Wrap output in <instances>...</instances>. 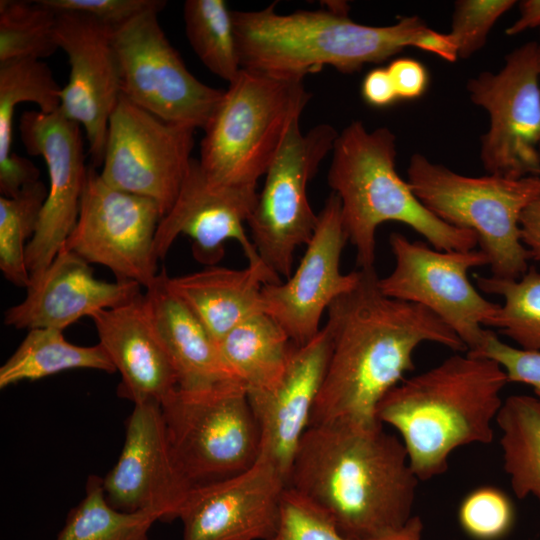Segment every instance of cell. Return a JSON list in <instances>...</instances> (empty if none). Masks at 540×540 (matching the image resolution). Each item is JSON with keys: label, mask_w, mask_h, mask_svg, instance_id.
<instances>
[{"label": "cell", "mask_w": 540, "mask_h": 540, "mask_svg": "<svg viewBox=\"0 0 540 540\" xmlns=\"http://www.w3.org/2000/svg\"><path fill=\"white\" fill-rule=\"evenodd\" d=\"M278 282L279 276L264 263L248 264L243 269L209 266L168 277L169 287L199 318L216 344L234 327L262 313L263 286Z\"/></svg>", "instance_id": "d4e9b609"}, {"label": "cell", "mask_w": 540, "mask_h": 540, "mask_svg": "<svg viewBox=\"0 0 540 540\" xmlns=\"http://www.w3.org/2000/svg\"><path fill=\"white\" fill-rule=\"evenodd\" d=\"M516 3L514 0L456 1L448 35L458 58L468 59L481 50L497 20Z\"/></svg>", "instance_id": "d590c367"}, {"label": "cell", "mask_w": 540, "mask_h": 540, "mask_svg": "<svg viewBox=\"0 0 540 540\" xmlns=\"http://www.w3.org/2000/svg\"><path fill=\"white\" fill-rule=\"evenodd\" d=\"M57 13L40 0L0 1V63L42 59L59 49Z\"/></svg>", "instance_id": "836d02e7"}, {"label": "cell", "mask_w": 540, "mask_h": 540, "mask_svg": "<svg viewBox=\"0 0 540 540\" xmlns=\"http://www.w3.org/2000/svg\"><path fill=\"white\" fill-rule=\"evenodd\" d=\"M286 490L287 476L261 451L246 470L191 487L178 516L182 540H268Z\"/></svg>", "instance_id": "e0dca14e"}, {"label": "cell", "mask_w": 540, "mask_h": 540, "mask_svg": "<svg viewBox=\"0 0 540 540\" xmlns=\"http://www.w3.org/2000/svg\"><path fill=\"white\" fill-rule=\"evenodd\" d=\"M419 479L400 438L376 420L309 426L287 487L318 507L347 540H370L413 515Z\"/></svg>", "instance_id": "7a4b0ae2"}, {"label": "cell", "mask_w": 540, "mask_h": 540, "mask_svg": "<svg viewBox=\"0 0 540 540\" xmlns=\"http://www.w3.org/2000/svg\"><path fill=\"white\" fill-rule=\"evenodd\" d=\"M48 187L40 180L12 198L0 197V270L5 279L27 288L26 248L33 237Z\"/></svg>", "instance_id": "d6a6232c"}, {"label": "cell", "mask_w": 540, "mask_h": 540, "mask_svg": "<svg viewBox=\"0 0 540 540\" xmlns=\"http://www.w3.org/2000/svg\"><path fill=\"white\" fill-rule=\"evenodd\" d=\"M520 233L530 260L540 262V196L523 211L520 218Z\"/></svg>", "instance_id": "7bdbcfd3"}, {"label": "cell", "mask_w": 540, "mask_h": 540, "mask_svg": "<svg viewBox=\"0 0 540 540\" xmlns=\"http://www.w3.org/2000/svg\"><path fill=\"white\" fill-rule=\"evenodd\" d=\"M56 40L70 73L59 111L84 128L91 165H102L110 116L122 94L113 28L78 12L57 13Z\"/></svg>", "instance_id": "ac0fdd59"}, {"label": "cell", "mask_w": 540, "mask_h": 540, "mask_svg": "<svg viewBox=\"0 0 540 540\" xmlns=\"http://www.w3.org/2000/svg\"><path fill=\"white\" fill-rule=\"evenodd\" d=\"M257 198L256 188L213 184L193 158L175 202L159 222L154 242L157 258L164 259L184 234L192 240L194 258L207 266L223 258L228 240L239 243L248 264L263 263L245 231Z\"/></svg>", "instance_id": "ffe728a7"}, {"label": "cell", "mask_w": 540, "mask_h": 540, "mask_svg": "<svg viewBox=\"0 0 540 540\" xmlns=\"http://www.w3.org/2000/svg\"><path fill=\"white\" fill-rule=\"evenodd\" d=\"M458 519L463 531L474 540H499L511 530L514 509L509 497L492 486L479 487L461 502Z\"/></svg>", "instance_id": "e575fe53"}, {"label": "cell", "mask_w": 540, "mask_h": 540, "mask_svg": "<svg viewBox=\"0 0 540 540\" xmlns=\"http://www.w3.org/2000/svg\"><path fill=\"white\" fill-rule=\"evenodd\" d=\"M330 349V335L324 326L309 342L294 345L287 367L274 387L248 393L261 431V451L286 476L310 426Z\"/></svg>", "instance_id": "7402d4cb"}, {"label": "cell", "mask_w": 540, "mask_h": 540, "mask_svg": "<svg viewBox=\"0 0 540 540\" xmlns=\"http://www.w3.org/2000/svg\"><path fill=\"white\" fill-rule=\"evenodd\" d=\"M56 13L87 14L101 23L116 28L149 10L162 11V0H40Z\"/></svg>", "instance_id": "74e56055"}, {"label": "cell", "mask_w": 540, "mask_h": 540, "mask_svg": "<svg viewBox=\"0 0 540 540\" xmlns=\"http://www.w3.org/2000/svg\"><path fill=\"white\" fill-rule=\"evenodd\" d=\"M347 241L340 200L332 192L318 214L314 234L297 268L285 282L266 284L262 288V311L296 346L318 334L324 311L359 281V270L347 274L340 270Z\"/></svg>", "instance_id": "2e32d148"}, {"label": "cell", "mask_w": 540, "mask_h": 540, "mask_svg": "<svg viewBox=\"0 0 540 540\" xmlns=\"http://www.w3.org/2000/svg\"><path fill=\"white\" fill-rule=\"evenodd\" d=\"M423 523L419 516H412L403 526L370 540H421Z\"/></svg>", "instance_id": "f6af8a7d"}, {"label": "cell", "mask_w": 540, "mask_h": 540, "mask_svg": "<svg viewBox=\"0 0 540 540\" xmlns=\"http://www.w3.org/2000/svg\"><path fill=\"white\" fill-rule=\"evenodd\" d=\"M389 244L395 266L379 278L390 298L421 305L442 319L463 341L467 352L478 351L491 330L485 329L500 304L490 302L472 285L468 271L489 265L480 249L442 251L394 232Z\"/></svg>", "instance_id": "30bf717a"}, {"label": "cell", "mask_w": 540, "mask_h": 540, "mask_svg": "<svg viewBox=\"0 0 540 540\" xmlns=\"http://www.w3.org/2000/svg\"><path fill=\"white\" fill-rule=\"evenodd\" d=\"M217 346L226 367L250 394L271 389L279 382L294 344L262 312L234 327Z\"/></svg>", "instance_id": "484cf974"}, {"label": "cell", "mask_w": 540, "mask_h": 540, "mask_svg": "<svg viewBox=\"0 0 540 540\" xmlns=\"http://www.w3.org/2000/svg\"><path fill=\"white\" fill-rule=\"evenodd\" d=\"M338 134L326 123L303 133L300 119L295 120L264 175L247 224L261 261L278 276L290 277L296 250L314 234L318 214L309 203L307 186Z\"/></svg>", "instance_id": "9c48e42d"}, {"label": "cell", "mask_w": 540, "mask_h": 540, "mask_svg": "<svg viewBox=\"0 0 540 540\" xmlns=\"http://www.w3.org/2000/svg\"><path fill=\"white\" fill-rule=\"evenodd\" d=\"M327 9L280 14L276 3L254 11L233 10V23L242 68L304 79L331 66L354 73L413 47L445 61L458 59L448 33L431 29L418 16H406L387 26L357 23L345 2Z\"/></svg>", "instance_id": "3957f363"}, {"label": "cell", "mask_w": 540, "mask_h": 540, "mask_svg": "<svg viewBox=\"0 0 540 540\" xmlns=\"http://www.w3.org/2000/svg\"><path fill=\"white\" fill-rule=\"evenodd\" d=\"M160 520L156 512H126L106 499L102 478L89 476L85 496L72 508L55 540H149V530Z\"/></svg>", "instance_id": "f1b7e54d"}, {"label": "cell", "mask_w": 540, "mask_h": 540, "mask_svg": "<svg viewBox=\"0 0 540 540\" xmlns=\"http://www.w3.org/2000/svg\"><path fill=\"white\" fill-rule=\"evenodd\" d=\"M310 98L303 79L242 68L204 128L198 161L207 179L256 188Z\"/></svg>", "instance_id": "8992f818"}, {"label": "cell", "mask_w": 540, "mask_h": 540, "mask_svg": "<svg viewBox=\"0 0 540 540\" xmlns=\"http://www.w3.org/2000/svg\"><path fill=\"white\" fill-rule=\"evenodd\" d=\"M363 99L376 108H384L399 100L391 76L384 67L370 70L361 85Z\"/></svg>", "instance_id": "b9f144b4"}, {"label": "cell", "mask_w": 540, "mask_h": 540, "mask_svg": "<svg viewBox=\"0 0 540 540\" xmlns=\"http://www.w3.org/2000/svg\"><path fill=\"white\" fill-rule=\"evenodd\" d=\"M520 16L505 33L514 36L528 29L540 27V0H524L519 3Z\"/></svg>", "instance_id": "ee69618b"}, {"label": "cell", "mask_w": 540, "mask_h": 540, "mask_svg": "<svg viewBox=\"0 0 540 540\" xmlns=\"http://www.w3.org/2000/svg\"><path fill=\"white\" fill-rule=\"evenodd\" d=\"M162 217L154 200L109 186L89 164L78 219L65 246L88 263L109 268L117 280L147 289L159 274L154 242Z\"/></svg>", "instance_id": "4fadbf2b"}, {"label": "cell", "mask_w": 540, "mask_h": 540, "mask_svg": "<svg viewBox=\"0 0 540 540\" xmlns=\"http://www.w3.org/2000/svg\"><path fill=\"white\" fill-rule=\"evenodd\" d=\"M396 155V137L390 129L368 130L361 121L348 124L334 143L327 181L340 200L359 269L375 268L376 232L385 222L409 226L438 250L475 249L473 231L445 223L420 202L397 173Z\"/></svg>", "instance_id": "5b68a950"}, {"label": "cell", "mask_w": 540, "mask_h": 540, "mask_svg": "<svg viewBox=\"0 0 540 540\" xmlns=\"http://www.w3.org/2000/svg\"><path fill=\"white\" fill-rule=\"evenodd\" d=\"M387 70L399 100L420 98L429 85V73L426 67L414 58H396L389 63Z\"/></svg>", "instance_id": "ab89813d"}, {"label": "cell", "mask_w": 540, "mask_h": 540, "mask_svg": "<svg viewBox=\"0 0 540 540\" xmlns=\"http://www.w3.org/2000/svg\"><path fill=\"white\" fill-rule=\"evenodd\" d=\"M356 286L328 308L331 349L310 426L376 420L381 399L414 369L425 342L467 352L458 335L425 307L385 296L375 268L360 270Z\"/></svg>", "instance_id": "6da1fadb"}, {"label": "cell", "mask_w": 540, "mask_h": 540, "mask_svg": "<svg viewBox=\"0 0 540 540\" xmlns=\"http://www.w3.org/2000/svg\"><path fill=\"white\" fill-rule=\"evenodd\" d=\"M477 287L503 299L488 327H495L519 348L540 352V271L534 267L518 279L475 275Z\"/></svg>", "instance_id": "4dcf8cb0"}, {"label": "cell", "mask_w": 540, "mask_h": 540, "mask_svg": "<svg viewBox=\"0 0 540 540\" xmlns=\"http://www.w3.org/2000/svg\"><path fill=\"white\" fill-rule=\"evenodd\" d=\"M195 129L166 122L121 94L108 124L100 176L109 186L154 200L163 216L192 161Z\"/></svg>", "instance_id": "5bb4252c"}, {"label": "cell", "mask_w": 540, "mask_h": 540, "mask_svg": "<svg viewBox=\"0 0 540 540\" xmlns=\"http://www.w3.org/2000/svg\"><path fill=\"white\" fill-rule=\"evenodd\" d=\"M504 470L515 495L540 502V405L535 397L511 395L496 416Z\"/></svg>", "instance_id": "83f0119b"}, {"label": "cell", "mask_w": 540, "mask_h": 540, "mask_svg": "<svg viewBox=\"0 0 540 540\" xmlns=\"http://www.w3.org/2000/svg\"><path fill=\"white\" fill-rule=\"evenodd\" d=\"M507 383L496 361L454 354L392 388L376 418L398 433L419 481L429 480L447 470L455 449L492 442Z\"/></svg>", "instance_id": "277c9868"}, {"label": "cell", "mask_w": 540, "mask_h": 540, "mask_svg": "<svg viewBox=\"0 0 540 540\" xmlns=\"http://www.w3.org/2000/svg\"><path fill=\"white\" fill-rule=\"evenodd\" d=\"M168 277L166 270H161L144 296L152 322L174 365L178 388L194 390L238 382L223 362L206 327L169 287Z\"/></svg>", "instance_id": "cb8c5ba5"}, {"label": "cell", "mask_w": 540, "mask_h": 540, "mask_svg": "<svg viewBox=\"0 0 540 540\" xmlns=\"http://www.w3.org/2000/svg\"><path fill=\"white\" fill-rule=\"evenodd\" d=\"M539 75H540V51H539Z\"/></svg>", "instance_id": "bcb514c9"}, {"label": "cell", "mask_w": 540, "mask_h": 540, "mask_svg": "<svg viewBox=\"0 0 540 540\" xmlns=\"http://www.w3.org/2000/svg\"><path fill=\"white\" fill-rule=\"evenodd\" d=\"M540 43L511 51L496 73L467 82L471 101L487 111L480 160L488 174L510 179L540 176Z\"/></svg>", "instance_id": "7c38bea8"}, {"label": "cell", "mask_w": 540, "mask_h": 540, "mask_svg": "<svg viewBox=\"0 0 540 540\" xmlns=\"http://www.w3.org/2000/svg\"><path fill=\"white\" fill-rule=\"evenodd\" d=\"M232 11L223 0H187L183 10L193 51L209 71L228 83L242 69Z\"/></svg>", "instance_id": "f546056e"}, {"label": "cell", "mask_w": 540, "mask_h": 540, "mask_svg": "<svg viewBox=\"0 0 540 540\" xmlns=\"http://www.w3.org/2000/svg\"><path fill=\"white\" fill-rule=\"evenodd\" d=\"M99 344L121 375L118 393L134 404L163 400L178 387L172 360L150 317L144 294L92 314Z\"/></svg>", "instance_id": "603a6c76"}, {"label": "cell", "mask_w": 540, "mask_h": 540, "mask_svg": "<svg viewBox=\"0 0 540 540\" xmlns=\"http://www.w3.org/2000/svg\"><path fill=\"white\" fill-rule=\"evenodd\" d=\"M466 353L490 358L499 363L509 382L522 383L533 388L540 405V352L510 346L491 331L478 351Z\"/></svg>", "instance_id": "f35d334b"}, {"label": "cell", "mask_w": 540, "mask_h": 540, "mask_svg": "<svg viewBox=\"0 0 540 540\" xmlns=\"http://www.w3.org/2000/svg\"><path fill=\"white\" fill-rule=\"evenodd\" d=\"M268 540H347L318 507L287 487L280 523Z\"/></svg>", "instance_id": "8d00e7d4"}, {"label": "cell", "mask_w": 540, "mask_h": 540, "mask_svg": "<svg viewBox=\"0 0 540 540\" xmlns=\"http://www.w3.org/2000/svg\"><path fill=\"white\" fill-rule=\"evenodd\" d=\"M149 10L113 29L122 95L169 122L204 130L225 90L198 80Z\"/></svg>", "instance_id": "8fae6325"}, {"label": "cell", "mask_w": 540, "mask_h": 540, "mask_svg": "<svg viewBox=\"0 0 540 540\" xmlns=\"http://www.w3.org/2000/svg\"><path fill=\"white\" fill-rule=\"evenodd\" d=\"M19 130L27 153L43 157L49 177L47 197L26 248L30 278H36L51 264L77 222L88 165L80 124L59 110L25 111Z\"/></svg>", "instance_id": "9a60e30c"}, {"label": "cell", "mask_w": 540, "mask_h": 540, "mask_svg": "<svg viewBox=\"0 0 540 540\" xmlns=\"http://www.w3.org/2000/svg\"><path fill=\"white\" fill-rule=\"evenodd\" d=\"M102 482L107 501L118 510L178 519L191 485L172 453L161 404H134L120 456Z\"/></svg>", "instance_id": "d6986e66"}, {"label": "cell", "mask_w": 540, "mask_h": 540, "mask_svg": "<svg viewBox=\"0 0 540 540\" xmlns=\"http://www.w3.org/2000/svg\"><path fill=\"white\" fill-rule=\"evenodd\" d=\"M129 280L96 278L90 263L65 244L46 270L30 279L26 297L4 313V323L16 329L64 330L84 316L126 304L141 294Z\"/></svg>", "instance_id": "44dd1931"}, {"label": "cell", "mask_w": 540, "mask_h": 540, "mask_svg": "<svg viewBox=\"0 0 540 540\" xmlns=\"http://www.w3.org/2000/svg\"><path fill=\"white\" fill-rule=\"evenodd\" d=\"M72 369L116 372L99 343L79 346L67 341L62 330L31 329L0 367V388L22 381H36Z\"/></svg>", "instance_id": "4316f807"}, {"label": "cell", "mask_w": 540, "mask_h": 540, "mask_svg": "<svg viewBox=\"0 0 540 540\" xmlns=\"http://www.w3.org/2000/svg\"><path fill=\"white\" fill-rule=\"evenodd\" d=\"M40 171L26 157L16 153L0 163V193L1 196L12 198L25 186L39 181Z\"/></svg>", "instance_id": "60d3db41"}, {"label": "cell", "mask_w": 540, "mask_h": 540, "mask_svg": "<svg viewBox=\"0 0 540 540\" xmlns=\"http://www.w3.org/2000/svg\"><path fill=\"white\" fill-rule=\"evenodd\" d=\"M161 410L172 453L191 487L240 473L260 456V427L239 382L177 387Z\"/></svg>", "instance_id": "ba28073f"}, {"label": "cell", "mask_w": 540, "mask_h": 540, "mask_svg": "<svg viewBox=\"0 0 540 540\" xmlns=\"http://www.w3.org/2000/svg\"><path fill=\"white\" fill-rule=\"evenodd\" d=\"M49 66L38 59H15L0 63V163L13 153V117L22 102L37 104L39 111L59 110V93Z\"/></svg>", "instance_id": "1f68e13d"}, {"label": "cell", "mask_w": 540, "mask_h": 540, "mask_svg": "<svg viewBox=\"0 0 540 540\" xmlns=\"http://www.w3.org/2000/svg\"><path fill=\"white\" fill-rule=\"evenodd\" d=\"M407 176L414 194L431 213L476 234L492 276L518 279L528 271L530 257L521 240L520 218L540 196V176L470 177L419 153L411 156Z\"/></svg>", "instance_id": "52a82bcc"}]
</instances>
